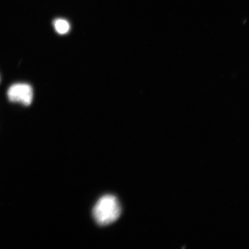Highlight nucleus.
<instances>
[{
	"mask_svg": "<svg viewBox=\"0 0 249 249\" xmlns=\"http://www.w3.org/2000/svg\"><path fill=\"white\" fill-rule=\"evenodd\" d=\"M121 207L118 199L113 195L103 196L96 202L93 210V216L100 226H107L120 217Z\"/></svg>",
	"mask_w": 249,
	"mask_h": 249,
	"instance_id": "1",
	"label": "nucleus"
},
{
	"mask_svg": "<svg viewBox=\"0 0 249 249\" xmlns=\"http://www.w3.org/2000/svg\"><path fill=\"white\" fill-rule=\"evenodd\" d=\"M7 96L11 102L19 103L28 107L33 101V89L29 84L16 83L9 87Z\"/></svg>",
	"mask_w": 249,
	"mask_h": 249,
	"instance_id": "2",
	"label": "nucleus"
},
{
	"mask_svg": "<svg viewBox=\"0 0 249 249\" xmlns=\"http://www.w3.org/2000/svg\"><path fill=\"white\" fill-rule=\"evenodd\" d=\"M54 29L60 35H65L70 32L71 26L69 22L64 18H57L53 22Z\"/></svg>",
	"mask_w": 249,
	"mask_h": 249,
	"instance_id": "3",
	"label": "nucleus"
}]
</instances>
